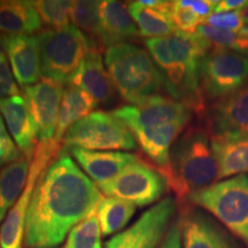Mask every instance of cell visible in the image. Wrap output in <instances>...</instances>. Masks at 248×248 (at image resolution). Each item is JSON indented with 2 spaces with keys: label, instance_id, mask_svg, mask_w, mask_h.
<instances>
[{
  "label": "cell",
  "instance_id": "obj_1",
  "mask_svg": "<svg viewBox=\"0 0 248 248\" xmlns=\"http://www.w3.org/2000/svg\"><path fill=\"white\" fill-rule=\"evenodd\" d=\"M102 195L67 153H60L37 179L27 212L28 248H53L97 212Z\"/></svg>",
  "mask_w": 248,
  "mask_h": 248
},
{
  "label": "cell",
  "instance_id": "obj_2",
  "mask_svg": "<svg viewBox=\"0 0 248 248\" xmlns=\"http://www.w3.org/2000/svg\"><path fill=\"white\" fill-rule=\"evenodd\" d=\"M162 175L182 201L221 179L208 130L202 126L186 129L173 144L169 166Z\"/></svg>",
  "mask_w": 248,
  "mask_h": 248
},
{
  "label": "cell",
  "instance_id": "obj_3",
  "mask_svg": "<svg viewBox=\"0 0 248 248\" xmlns=\"http://www.w3.org/2000/svg\"><path fill=\"white\" fill-rule=\"evenodd\" d=\"M105 62L114 88L129 104H140L163 89L160 69L150 53L137 45L122 43L110 46L106 49Z\"/></svg>",
  "mask_w": 248,
  "mask_h": 248
},
{
  "label": "cell",
  "instance_id": "obj_4",
  "mask_svg": "<svg viewBox=\"0 0 248 248\" xmlns=\"http://www.w3.org/2000/svg\"><path fill=\"white\" fill-rule=\"evenodd\" d=\"M42 76L58 84L70 83L91 51L92 44L75 26L62 29H45L38 32Z\"/></svg>",
  "mask_w": 248,
  "mask_h": 248
},
{
  "label": "cell",
  "instance_id": "obj_5",
  "mask_svg": "<svg viewBox=\"0 0 248 248\" xmlns=\"http://www.w3.org/2000/svg\"><path fill=\"white\" fill-rule=\"evenodd\" d=\"M188 202L200 207L225 225L248 246V176L219 181L188 195Z\"/></svg>",
  "mask_w": 248,
  "mask_h": 248
},
{
  "label": "cell",
  "instance_id": "obj_6",
  "mask_svg": "<svg viewBox=\"0 0 248 248\" xmlns=\"http://www.w3.org/2000/svg\"><path fill=\"white\" fill-rule=\"evenodd\" d=\"M203 99L219 101L244 89L248 82V55L222 48H210L199 66Z\"/></svg>",
  "mask_w": 248,
  "mask_h": 248
},
{
  "label": "cell",
  "instance_id": "obj_7",
  "mask_svg": "<svg viewBox=\"0 0 248 248\" xmlns=\"http://www.w3.org/2000/svg\"><path fill=\"white\" fill-rule=\"evenodd\" d=\"M62 142L67 148L84 150H128L138 146L132 132L113 113L92 111L74 124L64 135Z\"/></svg>",
  "mask_w": 248,
  "mask_h": 248
},
{
  "label": "cell",
  "instance_id": "obj_8",
  "mask_svg": "<svg viewBox=\"0 0 248 248\" xmlns=\"http://www.w3.org/2000/svg\"><path fill=\"white\" fill-rule=\"evenodd\" d=\"M97 186L107 197L144 207L162 197L168 187V182L156 167L139 159L117 177Z\"/></svg>",
  "mask_w": 248,
  "mask_h": 248
},
{
  "label": "cell",
  "instance_id": "obj_9",
  "mask_svg": "<svg viewBox=\"0 0 248 248\" xmlns=\"http://www.w3.org/2000/svg\"><path fill=\"white\" fill-rule=\"evenodd\" d=\"M61 146L53 141L37 144L35 154L30 164L29 176L24 191L18 198L13 208L9 210L5 222L0 228V247L1 248H22L26 230L27 212L29 208L31 197L39 178L40 173L61 153Z\"/></svg>",
  "mask_w": 248,
  "mask_h": 248
},
{
  "label": "cell",
  "instance_id": "obj_10",
  "mask_svg": "<svg viewBox=\"0 0 248 248\" xmlns=\"http://www.w3.org/2000/svg\"><path fill=\"white\" fill-rule=\"evenodd\" d=\"M176 207L172 198L161 200L130 228L108 240L105 248H157L171 224Z\"/></svg>",
  "mask_w": 248,
  "mask_h": 248
},
{
  "label": "cell",
  "instance_id": "obj_11",
  "mask_svg": "<svg viewBox=\"0 0 248 248\" xmlns=\"http://www.w3.org/2000/svg\"><path fill=\"white\" fill-rule=\"evenodd\" d=\"M192 111L182 102L171 98L154 95L140 104L117 108L113 114L128 126L130 131L164 124L182 123L187 125L192 119Z\"/></svg>",
  "mask_w": 248,
  "mask_h": 248
},
{
  "label": "cell",
  "instance_id": "obj_12",
  "mask_svg": "<svg viewBox=\"0 0 248 248\" xmlns=\"http://www.w3.org/2000/svg\"><path fill=\"white\" fill-rule=\"evenodd\" d=\"M178 221L184 248H239L230 233L200 207H184Z\"/></svg>",
  "mask_w": 248,
  "mask_h": 248
},
{
  "label": "cell",
  "instance_id": "obj_13",
  "mask_svg": "<svg viewBox=\"0 0 248 248\" xmlns=\"http://www.w3.org/2000/svg\"><path fill=\"white\" fill-rule=\"evenodd\" d=\"M23 90L35 120L39 141H52L58 128L63 88L61 84L43 78L40 82L23 88Z\"/></svg>",
  "mask_w": 248,
  "mask_h": 248
},
{
  "label": "cell",
  "instance_id": "obj_14",
  "mask_svg": "<svg viewBox=\"0 0 248 248\" xmlns=\"http://www.w3.org/2000/svg\"><path fill=\"white\" fill-rule=\"evenodd\" d=\"M15 79L22 88L38 83L42 76L39 40L37 36L0 35Z\"/></svg>",
  "mask_w": 248,
  "mask_h": 248
},
{
  "label": "cell",
  "instance_id": "obj_15",
  "mask_svg": "<svg viewBox=\"0 0 248 248\" xmlns=\"http://www.w3.org/2000/svg\"><path fill=\"white\" fill-rule=\"evenodd\" d=\"M0 113L6 121L8 132L13 137L21 153L32 161L37 147V126L26 97L12 95L0 101Z\"/></svg>",
  "mask_w": 248,
  "mask_h": 248
},
{
  "label": "cell",
  "instance_id": "obj_16",
  "mask_svg": "<svg viewBox=\"0 0 248 248\" xmlns=\"http://www.w3.org/2000/svg\"><path fill=\"white\" fill-rule=\"evenodd\" d=\"M68 150L97 185L117 177L124 169L140 159L137 154L124 152H97L79 147Z\"/></svg>",
  "mask_w": 248,
  "mask_h": 248
},
{
  "label": "cell",
  "instance_id": "obj_17",
  "mask_svg": "<svg viewBox=\"0 0 248 248\" xmlns=\"http://www.w3.org/2000/svg\"><path fill=\"white\" fill-rule=\"evenodd\" d=\"M209 132L248 135V86L216 101L208 114Z\"/></svg>",
  "mask_w": 248,
  "mask_h": 248
},
{
  "label": "cell",
  "instance_id": "obj_18",
  "mask_svg": "<svg viewBox=\"0 0 248 248\" xmlns=\"http://www.w3.org/2000/svg\"><path fill=\"white\" fill-rule=\"evenodd\" d=\"M70 83L89 93L97 104H109L115 98V88L109 74L105 69L100 52L97 49H91L86 54Z\"/></svg>",
  "mask_w": 248,
  "mask_h": 248
},
{
  "label": "cell",
  "instance_id": "obj_19",
  "mask_svg": "<svg viewBox=\"0 0 248 248\" xmlns=\"http://www.w3.org/2000/svg\"><path fill=\"white\" fill-rule=\"evenodd\" d=\"M185 124L171 123L132 131L133 137L142 152L161 172L168 168L170 151L185 129Z\"/></svg>",
  "mask_w": 248,
  "mask_h": 248
},
{
  "label": "cell",
  "instance_id": "obj_20",
  "mask_svg": "<svg viewBox=\"0 0 248 248\" xmlns=\"http://www.w3.org/2000/svg\"><path fill=\"white\" fill-rule=\"evenodd\" d=\"M212 148L218 163L221 179L248 172V135H214Z\"/></svg>",
  "mask_w": 248,
  "mask_h": 248
},
{
  "label": "cell",
  "instance_id": "obj_21",
  "mask_svg": "<svg viewBox=\"0 0 248 248\" xmlns=\"http://www.w3.org/2000/svg\"><path fill=\"white\" fill-rule=\"evenodd\" d=\"M101 43L104 47L126 43L139 35L135 21L130 14L128 4L115 0L101 1Z\"/></svg>",
  "mask_w": 248,
  "mask_h": 248
},
{
  "label": "cell",
  "instance_id": "obj_22",
  "mask_svg": "<svg viewBox=\"0 0 248 248\" xmlns=\"http://www.w3.org/2000/svg\"><path fill=\"white\" fill-rule=\"evenodd\" d=\"M171 6L172 1H160L155 7H148L141 1H132L128 4V8L133 21L137 23L139 35L148 39L177 32L170 17Z\"/></svg>",
  "mask_w": 248,
  "mask_h": 248
},
{
  "label": "cell",
  "instance_id": "obj_23",
  "mask_svg": "<svg viewBox=\"0 0 248 248\" xmlns=\"http://www.w3.org/2000/svg\"><path fill=\"white\" fill-rule=\"evenodd\" d=\"M42 28V20L33 1L1 0L0 1V35H31Z\"/></svg>",
  "mask_w": 248,
  "mask_h": 248
},
{
  "label": "cell",
  "instance_id": "obj_24",
  "mask_svg": "<svg viewBox=\"0 0 248 248\" xmlns=\"http://www.w3.org/2000/svg\"><path fill=\"white\" fill-rule=\"evenodd\" d=\"M97 105V101L89 93L76 86H68L62 95L58 128L53 139L55 144L61 145L68 130L78 121L90 115Z\"/></svg>",
  "mask_w": 248,
  "mask_h": 248
},
{
  "label": "cell",
  "instance_id": "obj_25",
  "mask_svg": "<svg viewBox=\"0 0 248 248\" xmlns=\"http://www.w3.org/2000/svg\"><path fill=\"white\" fill-rule=\"evenodd\" d=\"M31 161L26 155L0 170V224L27 185Z\"/></svg>",
  "mask_w": 248,
  "mask_h": 248
},
{
  "label": "cell",
  "instance_id": "obj_26",
  "mask_svg": "<svg viewBox=\"0 0 248 248\" xmlns=\"http://www.w3.org/2000/svg\"><path fill=\"white\" fill-rule=\"evenodd\" d=\"M100 4L101 1H93V0L74 1L70 14L74 26L88 36L92 44V48L99 52L104 48L101 43Z\"/></svg>",
  "mask_w": 248,
  "mask_h": 248
},
{
  "label": "cell",
  "instance_id": "obj_27",
  "mask_svg": "<svg viewBox=\"0 0 248 248\" xmlns=\"http://www.w3.org/2000/svg\"><path fill=\"white\" fill-rule=\"evenodd\" d=\"M136 212L135 204L116 198H101L97 208V216L104 235L122 230Z\"/></svg>",
  "mask_w": 248,
  "mask_h": 248
},
{
  "label": "cell",
  "instance_id": "obj_28",
  "mask_svg": "<svg viewBox=\"0 0 248 248\" xmlns=\"http://www.w3.org/2000/svg\"><path fill=\"white\" fill-rule=\"evenodd\" d=\"M195 35L199 37L207 51L210 48H222L248 55V26H245L239 32H232L201 24Z\"/></svg>",
  "mask_w": 248,
  "mask_h": 248
},
{
  "label": "cell",
  "instance_id": "obj_29",
  "mask_svg": "<svg viewBox=\"0 0 248 248\" xmlns=\"http://www.w3.org/2000/svg\"><path fill=\"white\" fill-rule=\"evenodd\" d=\"M101 234L100 223L95 212L74 226L62 248H102Z\"/></svg>",
  "mask_w": 248,
  "mask_h": 248
},
{
  "label": "cell",
  "instance_id": "obj_30",
  "mask_svg": "<svg viewBox=\"0 0 248 248\" xmlns=\"http://www.w3.org/2000/svg\"><path fill=\"white\" fill-rule=\"evenodd\" d=\"M40 20L48 29H62L69 24L74 1L69 0H39L33 1Z\"/></svg>",
  "mask_w": 248,
  "mask_h": 248
},
{
  "label": "cell",
  "instance_id": "obj_31",
  "mask_svg": "<svg viewBox=\"0 0 248 248\" xmlns=\"http://www.w3.org/2000/svg\"><path fill=\"white\" fill-rule=\"evenodd\" d=\"M170 17L175 26L177 32L183 35H194L203 22V18L195 14L192 9L185 7L181 4V1H172Z\"/></svg>",
  "mask_w": 248,
  "mask_h": 248
},
{
  "label": "cell",
  "instance_id": "obj_32",
  "mask_svg": "<svg viewBox=\"0 0 248 248\" xmlns=\"http://www.w3.org/2000/svg\"><path fill=\"white\" fill-rule=\"evenodd\" d=\"M202 24L217 28V29L232 31V32H239L245 27V24L241 21V18L238 14V11L235 12H223V13H215L208 15L203 20Z\"/></svg>",
  "mask_w": 248,
  "mask_h": 248
},
{
  "label": "cell",
  "instance_id": "obj_33",
  "mask_svg": "<svg viewBox=\"0 0 248 248\" xmlns=\"http://www.w3.org/2000/svg\"><path fill=\"white\" fill-rule=\"evenodd\" d=\"M21 155L22 153L18 152V147L6 130L4 121L0 115V170L20 159Z\"/></svg>",
  "mask_w": 248,
  "mask_h": 248
},
{
  "label": "cell",
  "instance_id": "obj_34",
  "mask_svg": "<svg viewBox=\"0 0 248 248\" xmlns=\"http://www.w3.org/2000/svg\"><path fill=\"white\" fill-rule=\"evenodd\" d=\"M181 4L192 9L195 14H198L204 20L208 15L213 13L217 1H214V0H181Z\"/></svg>",
  "mask_w": 248,
  "mask_h": 248
},
{
  "label": "cell",
  "instance_id": "obj_35",
  "mask_svg": "<svg viewBox=\"0 0 248 248\" xmlns=\"http://www.w3.org/2000/svg\"><path fill=\"white\" fill-rule=\"evenodd\" d=\"M157 248H182V232L179 221L170 224L168 231Z\"/></svg>",
  "mask_w": 248,
  "mask_h": 248
},
{
  "label": "cell",
  "instance_id": "obj_36",
  "mask_svg": "<svg viewBox=\"0 0 248 248\" xmlns=\"http://www.w3.org/2000/svg\"><path fill=\"white\" fill-rule=\"evenodd\" d=\"M0 82L7 86L14 94H20V90H18L16 83H15L13 71L11 70L8 59L6 58L5 53L0 55Z\"/></svg>",
  "mask_w": 248,
  "mask_h": 248
},
{
  "label": "cell",
  "instance_id": "obj_37",
  "mask_svg": "<svg viewBox=\"0 0 248 248\" xmlns=\"http://www.w3.org/2000/svg\"><path fill=\"white\" fill-rule=\"evenodd\" d=\"M247 1L245 0H221L217 1L214 12L215 13H223V12H235L243 8Z\"/></svg>",
  "mask_w": 248,
  "mask_h": 248
},
{
  "label": "cell",
  "instance_id": "obj_38",
  "mask_svg": "<svg viewBox=\"0 0 248 248\" xmlns=\"http://www.w3.org/2000/svg\"><path fill=\"white\" fill-rule=\"evenodd\" d=\"M238 14H239L241 21H243L245 26H248V1L243 8H240L239 11H238Z\"/></svg>",
  "mask_w": 248,
  "mask_h": 248
},
{
  "label": "cell",
  "instance_id": "obj_39",
  "mask_svg": "<svg viewBox=\"0 0 248 248\" xmlns=\"http://www.w3.org/2000/svg\"><path fill=\"white\" fill-rule=\"evenodd\" d=\"M5 51H4V47H2V43H1V38H0V55L4 54Z\"/></svg>",
  "mask_w": 248,
  "mask_h": 248
}]
</instances>
